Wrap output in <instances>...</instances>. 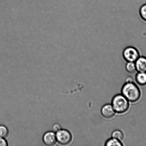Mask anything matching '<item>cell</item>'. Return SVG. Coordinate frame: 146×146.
Segmentation results:
<instances>
[{
    "mask_svg": "<svg viewBox=\"0 0 146 146\" xmlns=\"http://www.w3.org/2000/svg\"><path fill=\"white\" fill-rule=\"evenodd\" d=\"M101 114L105 118L110 119L114 116L115 111L112 106L110 104H106L102 107L101 110Z\"/></svg>",
    "mask_w": 146,
    "mask_h": 146,
    "instance_id": "cell-6",
    "label": "cell"
},
{
    "mask_svg": "<svg viewBox=\"0 0 146 146\" xmlns=\"http://www.w3.org/2000/svg\"><path fill=\"white\" fill-rule=\"evenodd\" d=\"M139 13L141 19L146 22V4H144L141 7Z\"/></svg>",
    "mask_w": 146,
    "mask_h": 146,
    "instance_id": "cell-13",
    "label": "cell"
},
{
    "mask_svg": "<svg viewBox=\"0 0 146 146\" xmlns=\"http://www.w3.org/2000/svg\"><path fill=\"white\" fill-rule=\"evenodd\" d=\"M136 70L139 72L146 73V57L140 56L135 62Z\"/></svg>",
    "mask_w": 146,
    "mask_h": 146,
    "instance_id": "cell-7",
    "label": "cell"
},
{
    "mask_svg": "<svg viewBox=\"0 0 146 146\" xmlns=\"http://www.w3.org/2000/svg\"><path fill=\"white\" fill-rule=\"evenodd\" d=\"M56 136L57 142L61 145H68L72 141V135L66 129H61L56 132Z\"/></svg>",
    "mask_w": 146,
    "mask_h": 146,
    "instance_id": "cell-4",
    "label": "cell"
},
{
    "mask_svg": "<svg viewBox=\"0 0 146 146\" xmlns=\"http://www.w3.org/2000/svg\"><path fill=\"white\" fill-rule=\"evenodd\" d=\"M121 93L129 101L131 102L138 101L141 95L139 89L132 82H127L124 84L121 89Z\"/></svg>",
    "mask_w": 146,
    "mask_h": 146,
    "instance_id": "cell-1",
    "label": "cell"
},
{
    "mask_svg": "<svg viewBox=\"0 0 146 146\" xmlns=\"http://www.w3.org/2000/svg\"><path fill=\"white\" fill-rule=\"evenodd\" d=\"M9 135V130L6 126L0 125V137L7 138Z\"/></svg>",
    "mask_w": 146,
    "mask_h": 146,
    "instance_id": "cell-10",
    "label": "cell"
},
{
    "mask_svg": "<svg viewBox=\"0 0 146 146\" xmlns=\"http://www.w3.org/2000/svg\"><path fill=\"white\" fill-rule=\"evenodd\" d=\"M61 129V126L58 124H54L53 127V130L54 132H57Z\"/></svg>",
    "mask_w": 146,
    "mask_h": 146,
    "instance_id": "cell-15",
    "label": "cell"
},
{
    "mask_svg": "<svg viewBox=\"0 0 146 146\" xmlns=\"http://www.w3.org/2000/svg\"><path fill=\"white\" fill-rule=\"evenodd\" d=\"M140 55L138 50L132 46L126 47L123 52V58L127 62H135L140 56Z\"/></svg>",
    "mask_w": 146,
    "mask_h": 146,
    "instance_id": "cell-3",
    "label": "cell"
},
{
    "mask_svg": "<svg viewBox=\"0 0 146 146\" xmlns=\"http://www.w3.org/2000/svg\"><path fill=\"white\" fill-rule=\"evenodd\" d=\"M43 141L46 145H55L57 142L56 134L52 131H48L45 133L43 137Z\"/></svg>",
    "mask_w": 146,
    "mask_h": 146,
    "instance_id": "cell-5",
    "label": "cell"
},
{
    "mask_svg": "<svg viewBox=\"0 0 146 146\" xmlns=\"http://www.w3.org/2000/svg\"><path fill=\"white\" fill-rule=\"evenodd\" d=\"M8 143L5 138L0 137V146H8Z\"/></svg>",
    "mask_w": 146,
    "mask_h": 146,
    "instance_id": "cell-14",
    "label": "cell"
},
{
    "mask_svg": "<svg viewBox=\"0 0 146 146\" xmlns=\"http://www.w3.org/2000/svg\"><path fill=\"white\" fill-rule=\"evenodd\" d=\"M127 62L125 66V68L126 70L128 72L130 73H133L135 72L136 71V68L135 62Z\"/></svg>",
    "mask_w": 146,
    "mask_h": 146,
    "instance_id": "cell-12",
    "label": "cell"
},
{
    "mask_svg": "<svg viewBox=\"0 0 146 146\" xmlns=\"http://www.w3.org/2000/svg\"><path fill=\"white\" fill-rule=\"evenodd\" d=\"M105 146H122L123 144L121 141L116 139L112 138L109 139L106 142Z\"/></svg>",
    "mask_w": 146,
    "mask_h": 146,
    "instance_id": "cell-9",
    "label": "cell"
},
{
    "mask_svg": "<svg viewBox=\"0 0 146 146\" xmlns=\"http://www.w3.org/2000/svg\"><path fill=\"white\" fill-rule=\"evenodd\" d=\"M111 105L115 112L119 114L125 113L129 108V101L122 94H118L113 98Z\"/></svg>",
    "mask_w": 146,
    "mask_h": 146,
    "instance_id": "cell-2",
    "label": "cell"
},
{
    "mask_svg": "<svg viewBox=\"0 0 146 146\" xmlns=\"http://www.w3.org/2000/svg\"><path fill=\"white\" fill-rule=\"evenodd\" d=\"M112 137L121 141L124 139V135L122 131L120 130H116L112 133Z\"/></svg>",
    "mask_w": 146,
    "mask_h": 146,
    "instance_id": "cell-11",
    "label": "cell"
},
{
    "mask_svg": "<svg viewBox=\"0 0 146 146\" xmlns=\"http://www.w3.org/2000/svg\"><path fill=\"white\" fill-rule=\"evenodd\" d=\"M136 80L140 85L143 86L146 84V73L139 72L136 76Z\"/></svg>",
    "mask_w": 146,
    "mask_h": 146,
    "instance_id": "cell-8",
    "label": "cell"
}]
</instances>
